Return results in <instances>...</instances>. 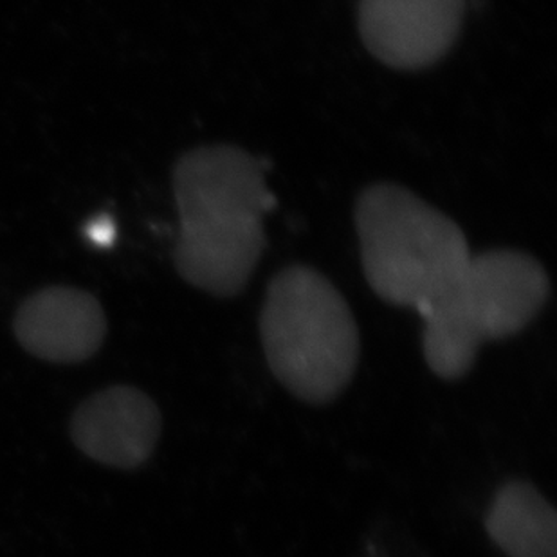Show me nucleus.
Wrapping results in <instances>:
<instances>
[{"instance_id":"1","label":"nucleus","mask_w":557,"mask_h":557,"mask_svg":"<svg viewBox=\"0 0 557 557\" xmlns=\"http://www.w3.org/2000/svg\"><path fill=\"white\" fill-rule=\"evenodd\" d=\"M260 159L233 145H208L181 156L174 194L181 235L174 262L181 276L216 298L240 295L257 269L274 206Z\"/></svg>"},{"instance_id":"2","label":"nucleus","mask_w":557,"mask_h":557,"mask_svg":"<svg viewBox=\"0 0 557 557\" xmlns=\"http://www.w3.org/2000/svg\"><path fill=\"white\" fill-rule=\"evenodd\" d=\"M258 325L269 369L298 399L329 405L352 381L361 354L358 323L318 269H282L269 282Z\"/></svg>"},{"instance_id":"3","label":"nucleus","mask_w":557,"mask_h":557,"mask_svg":"<svg viewBox=\"0 0 557 557\" xmlns=\"http://www.w3.org/2000/svg\"><path fill=\"white\" fill-rule=\"evenodd\" d=\"M354 222L373 293L419 314L451 287L471 258L462 227L405 186L364 188Z\"/></svg>"},{"instance_id":"4","label":"nucleus","mask_w":557,"mask_h":557,"mask_svg":"<svg viewBox=\"0 0 557 557\" xmlns=\"http://www.w3.org/2000/svg\"><path fill=\"white\" fill-rule=\"evenodd\" d=\"M550 278L520 249L471 255L451 287L424 312L422 352L436 377L458 381L484 343L520 334L547 306Z\"/></svg>"},{"instance_id":"5","label":"nucleus","mask_w":557,"mask_h":557,"mask_svg":"<svg viewBox=\"0 0 557 557\" xmlns=\"http://www.w3.org/2000/svg\"><path fill=\"white\" fill-rule=\"evenodd\" d=\"M463 13L466 0H359V37L384 65L419 71L451 51Z\"/></svg>"},{"instance_id":"6","label":"nucleus","mask_w":557,"mask_h":557,"mask_svg":"<svg viewBox=\"0 0 557 557\" xmlns=\"http://www.w3.org/2000/svg\"><path fill=\"white\" fill-rule=\"evenodd\" d=\"M161 435V413L147 394L132 386L101 389L79 405L71 421L74 444L111 468L147 462Z\"/></svg>"},{"instance_id":"7","label":"nucleus","mask_w":557,"mask_h":557,"mask_svg":"<svg viewBox=\"0 0 557 557\" xmlns=\"http://www.w3.org/2000/svg\"><path fill=\"white\" fill-rule=\"evenodd\" d=\"M16 339L27 352L51 363H82L106 339L100 301L73 287H48L29 296L13 320Z\"/></svg>"},{"instance_id":"8","label":"nucleus","mask_w":557,"mask_h":557,"mask_svg":"<svg viewBox=\"0 0 557 557\" xmlns=\"http://www.w3.org/2000/svg\"><path fill=\"white\" fill-rule=\"evenodd\" d=\"M485 531L507 557H557V516L540 491L512 480L496 491Z\"/></svg>"},{"instance_id":"9","label":"nucleus","mask_w":557,"mask_h":557,"mask_svg":"<svg viewBox=\"0 0 557 557\" xmlns=\"http://www.w3.org/2000/svg\"><path fill=\"white\" fill-rule=\"evenodd\" d=\"M85 235L95 246L107 248V246H111L114 243L116 226H114V222L109 216H98L95 221L89 222V226L85 227Z\"/></svg>"}]
</instances>
